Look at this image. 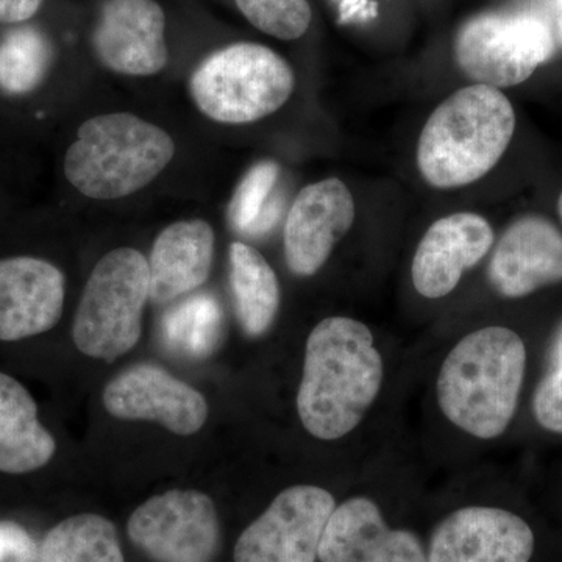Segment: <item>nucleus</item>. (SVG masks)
I'll use <instances>...</instances> for the list:
<instances>
[{
    "instance_id": "7c9ffc66",
    "label": "nucleus",
    "mask_w": 562,
    "mask_h": 562,
    "mask_svg": "<svg viewBox=\"0 0 562 562\" xmlns=\"http://www.w3.org/2000/svg\"><path fill=\"white\" fill-rule=\"evenodd\" d=\"M558 213H560V217L562 221V192H561L560 199H558Z\"/></svg>"
},
{
    "instance_id": "2f4dec72",
    "label": "nucleus",
    "mask_w": 562,
    "mask_h": 562,
    "mask_svg": "<svg viewBox=\"0 0 562 562\" xmlns=\"http://www.w3.org/2000/svg\"><path fill=\"white\" fill-rule=\"evenodd\" d=\"M558 2H562V0H558Z\"/></svg>"
},
{
    "instance_id": "9d476101",
    "label": "nucleus",
    "mask_w": 562,
    "mask_h": 562,
    "mask_svg": "<svg viewBox=\"0 0 562 562\" xmlns=\"http://www.w3.org/2000/svg\"><path fill=\"white\" fill-rule=\"evenodd\" d=\"M103 405L122 420H155L180 436L194 435L209 419V403L190 384L154 364H138L111 380Z\"/></svg>"
},
{
    "instance_id": "a211bd4d",
    "label": "nucleus",
    "mask_w": 562,
    "mask_h": 562,
    "mask_svg": "<svg viewBox=\"0 0 562 562\" xmlns=\"http://www.w3.org/2000/svg\"><path fill=\"white\" fill-rule=\"evenodd\" d=\"M214 255V232L202 220L169 225L151 247L150 299L169 303L201 288L209 280Z\"/></svg>"
},
{
    "instance_id": "cd10ccee",
    "label": "nucleus",
    "mask_w": 562,
    "mask_h": 562,
    "mask_svg": "<svg viewBox=\"0 0 562 562\" xmlns=\"http://www.w3.org/2000/svg\"><path fill=\"white\" fill-rule=\"evenodd\" d=\"M43 0H0V24H24L38 13Z\"/></svg>"
},
{
    "instance_id": "0eeeda50",
    "label": "nucleus",
    "mask_w": 562,
    "mask_h": 562,
    "mask_svg": "<svg viewBox=\"0 0 562 562\" xmlns=\"http://www.w3.org/2000/svg\"><path fill=\"white\" fill-rule=\"evenodd\" d=\"M453 54L473 83L497 90L517 87L553 57V33L527 11H490L461 25Z\"/></svg>"
},
{
    "instance_id": "b1692460",
    "label": "nucleus",
    "mask_w": 562,
    "mask_h": 562,
    "mask_svg": "<svg viewBox=\"0 0 562 562\" xmlns=\"http://www.w3.org/2000/svg\"><path fill=\"white\" fill-rule=\"evenodd\" d=\"M279 179L280 166L276 161H260L251 166L228 205L233 231L258 238L276 227L283 209V199L276 194Z\"/></svg>"
},
{
    "instance_id": "aec40b11",
    "label": "nucleus",
    "mask_w": 562,
    "mask_h": 562,
    "mask_svg": "<svg viewBox=\"0 0 562 562\" xmlns=\"http://www.w3.org/2000/svg\"><path fill=\"white\" fill-rule=\"evenodd\" d=\"M228 260L239 324L247 336L257 338L272 327L279 313V279L260 251L241 241L231 244Z\"/></svg>"
},
{
    "instance_id": "20e7f679",
    "label": "nucleus",
    "mask_w": 562,
    "mask_h": 562,
    "mask_svg": "<svg viewBox=\"0 0 562 562\" xmlns=\"http://www.w3.org/2000/svg\"><path fill=\"white\" fill-rule=\"evenodd\" d=\"M176 144L150 122L111 113L83 122L65 157L69 183L87 198L114 201L151 183L171 162Z\"/></svg>"
},
{
    "instance_id": "39448f33",
    "label": "nucleus",
    "mask_w": 562,
    "mask_h": 562,
    "mask_svg": "<svg viewBox=\"0 0 562 562\" xmlns=\"http://www.w3.org/2000/svg\"><path fill=\"white\" fill-rule=\"evenodd\" d=\"M295 76L290 63L257 43H238L214 52L192 74L190 92L210 120L250 124L290 101Z\"/></svg>"
},
{
    "instance_id": "4be33fe9",
    "label": "nucleus",
    "mask_w": 562,
    "mask_h": 562,
    "mask_svg": "<svg viewBox=\"0 0 562 562\" xmlns=\"http://www.w3.org/2000/svg\"><path fill=\"white\" fill-rule=\"evenodd\" d=\"M54 60L46 33L35 25L16 24L0 38V91L27 95L38 90Z\"/></svg>"
},
{
    "instance_id": "2eb2a0df",
    "label": "nucleus",
    "mask_w": 562,
    "mask_h": 562,
    "mask_svg": "<svg viewBox=\"0 0 562 562\" xmlns=\"http://www.w3.org/2000/svg\"><path fill=\"white\" fill-rule=\"evenodd\" d=\"M494 246L490 222L475 213H454L428 228L414 255L413 284L422 297L441 299L460 283L462 273Z\"/></svg>"
},
{
    "instance_id": "f03ea898",
    "label": "nucleus",
    "mask_w": 562,
    "mask_h": 562,
    "mask_svg": "<svg viewBox=\"0 0 562 562\" xmlns=\"http://www.w3.org/2000/svg\"><path fill=\"white\" fill-rule=\"evenodd\" d=\"M527 350L517 333L486 327L450 350L438 376L447 419L480 439H494L512 424L522 390Z\"/></svg>"
},
{
    "instance_id": "9b49d317",
    "label": "nucleus",
    "mask_w": 562,
    "mask_h": 562,
    "mask_svg": "<svg viewBox=\"0 0 562 562\" xmlns=\"http://www.w3.org/2000/svg\"><path fill=\"white\" fill-rule=\"evenodd\" d=\"M353 221V195L344 181L327 179L303 188L284 224V258L291 272L312 277L319 271Z\"/></svg>"
},
{
    "instance_id": "f8f14e48",
    "label": "nucleus",
    "mask_w": 562,
    "mask_h": 562,
    "mask_svg": "<svg viewBox=\"0 0 562 562\" xmlns=\"http://www.w3.org/2000/svg\"><path fill=\"white\" fill-rule=\"evenodd\" d=\"M535 535L530 525L505 509H458L431 536L428 562H530Z\"/></svg>"
},
{
    "instance_id": "7ed1b4c3",
    "label": "nucleus",
    "mask_w": 562,
    "mask_h": 562,
    "mask_svg": "<svg viewBox=\"0 0 562 562\" xmlns=\"http://www.w3.org/2000/svg\"><path fill=\"white\" fill-rule=\"evenodd\" d=\"M516 113L497 88L475 85L447 98L422 128L417 168L436 190L483 179L512 143Z\"/></svg>"
},
{
    "instance_id": "f257e3e1",
    "label": "nucleus",
    "mask_w": 562,
    "mask_h": 562,
    "mask_svg": "<svg viewBox=\"0 0 562 562\" xmlns=\"http://www.w3.org/2000/svg\"><path fill=\"white\" fill-rule=\"evenodd\" d=\"M383 383V360L371 330L349 317H328L306 341L297 392L303 427L314 438L335 441L360 425Z\"/></svg>"
},
{
    "instance_id": "c756f323",
    "label": "nucleus",
    "mask_w": 562,
    "mask_h": 562,
    "mask_svg": "<svg viewBox=\"0 0 562 562\" xmlns=\"http://www.w3.org/2000/svg\"><path fill=\"white\" fill-rule=\"evenodd\" d=\"M561 3V14L560 21H558V35H560L561 44H562V2Z\"/></svg>"
},
{
    "instance_id": "5701e85b",
    "label": "nucleus",
    "mask_w": 562,
    "mask_h": 562,
    "mask_svg": "<svg viewBox=\"0 0 562 562\" xmlns=\"http://www.w3.org/2000/svg\"><path fill=\"white\" fill-rule=\"evenodd\" d=\"M221 333L220 303L206 292L177 303L161 321V336L166 347L192 360L209 357L216 349Z\"/></svg>"
},
{
    "instance_id": "bb28decb",
    "label": "nucleus",
    "mask_w": 562,
    "mask_h": 562,
    "mask_svg": "<svg viewBox=\"0 0 562 562\" xmlns=\"http://www.w3.org/2000/svg\"><path fill=\"white\" fill-rule=\"evenodd\" d=\"M35 553L31 536L13 522H0V562H29Z\"/></svg>"
},
{
    "instance_id": "393cba45",
    "label": "nucleus",
    "mask_w": 562,
    "mask_h": 562,
    "mask_svg": "<svg viewBox=\"0 0 562 562\" xmlns=\"http://www.w3.org/2000/svg\"><path fill=\"white\" fill-rule=\"evenodd\" d=\"M239 11L258 31L283 41L299 40L312 24L308 0H235Z\"/></svg>"
},
{
    "instance_id": "423d86ee",
    "label": "nucleus",
    "mask_w": 562,
    "mask_h": 562,
    "mask_svg": "<svg viewBox=\"0 0 562 562\" xmlns=\"http://www.w3.org/2000/svg\"><path fill=\"white\" fill-rule=\"evenodd\" d=\"M150 299L149 261L122 247L95 265L85 286L72 338L87 357L114 361L138 344L143 312Z\"/></svg>"
},
{
    "instance_id": "ddd939ff",
    "label": "nucleus",
    "mask_w": 562,
    "mask_h": 562,
    "mask_svg": "<svg viewBox=\"0 0 562 562\" xmlns=\"http://www.w3.org/2000/svg\"><path fill=\"white\" fill-rule=\"evenodd\" d=\"M165 29V11L155 0H105L92 46L114 72L155 76L168 65Z\"/></svg>"
},
{
    "instance_id": "c85d7f7f",
    "label": "nucleus",
    "mask_w": 562,
    "mask_h": 562,
    "mask_svg": "<svg viewBox=\"0 0 562 562\" xmlns=\"http://www.w3.org/2000/svg\"><path fill=\"white\" fill-rule=\"evenodd\" d=\"M557 368H561L562 366V336H561V339H560V342H558V347H557Z\"/></svg>"
},
{
    "instance_id": "6ab92c4d",
    "label": "nucleus",
    "mask_w": 562,
    "mask_h": 562,
    "mask_svg": "<svg viewBox=\"0 0 562 562\" xmlns=\"http://www.w3.org/2000/svg\"><path fill=\"white\" fill-rule=\"evenodd\" d=\"M57 442L41 425L31 392L0 372V472L38 471L54 458Z\"/></svg>"
},
{
    "instance_id": "1a4fd4ad",
    "label": "nucleus",
    "mask_w": 562,
    "mask_h": 562,
    "mask_svg": "<svg viewBox=\"0 0 562 562\" xmlns=\"http://www.w3.org/2000/svg\"><path fill=\"white\" fill-rule=\"evenodd\" d=\"M335 509V498L322 487L284 490L239 536L235 562H316Z\"/></svg>"
},
{
    "instance_id": "a878e982",
    "label": "nucleus",
    "mask_w": 562,
    "mask_h": 562,
    "mask_svg": "<svg viewBox=\"0 0 562 562\" xmlns=\"http://www.w3.org/2000/svg\"><path fill=\"white\" fill-rule=\"evenodd\" d=\"M532 412L542 428L562 435V366L539 383L532 398Z\"/></svg>"
},
{
    "instance_id": "4468645a",
    "label": "nucleus",
    "mask_w": 562,
    "mask_h": 562,
    "mask_svg": "<svg viewBox=\"0 0 562 562\" xmlns=\"http://www.w3.org/2000/svg\"><path fill=\"white\" fill-rule=\"evenodd\" d=\"M65 276L36 257L0 260V341L14 342L52 330L61 319Z\"/></svg>"
},
{
    "instance_id": "dca6fc26",
    "label": "nucleus",
    "mask_w": 562,
    "mask_h": 562,
    "mask_svg": "<svg viewBox=\"0 0 562 562\" xmlns=\"http://www.w3.org/2000/svg\"><path fill=\"white\" fill-rule=\"evenodd\" d=\"M321 562H428L414 532L391 530L379 506L353 497L333 512L322 535Z\"/></svg>"
},
{
    "instance_id": "f3484780",
    "label": "nucleus",
    "mask_w": 562,
    "mask_h": 562,
    "mask_svg": "<svg viewBox=\"0 0 562 562\" xmlns=\"http://www.w3.org/2000/svg\"><path fill=\"white\" fill-rule=\"evenodd\" d=\"M490 280L503 297L520 299L562 281V233L541 216H525L503 233Z\"/></svg>"
},
{
    "instance_id": "412c9836",
    "label": "nucleus",
    "mask_w": 562,
    "mask_h": 562,
    "mask_svg": "<svg viewBox=\"0 0 562 562\" xmlns=\"http://www.w3.org/2000/svg\"><path fill=\"white\" fill-rule=\"evenodd\" d=\"M40 562H124L116 527L98 514H79L55 525L38 553Z\"/></svg>"
},
{
    "instance_id": "6e6552de",
    "label": "nucleus",
    "mask_w": 562,
    "mask_h": 562,
    "mask_svg": "<svg viewBox=\"0 0 562 562\" xmlns=\"http://www.w3.org/2000/svg\"><path fill=\"white\" fill-rule=\"evenodd\" d=\"M128 538L157 562H211L220 546V519L209 495L173 490L132 514Z\"/></svg>"
}]
</instances>
